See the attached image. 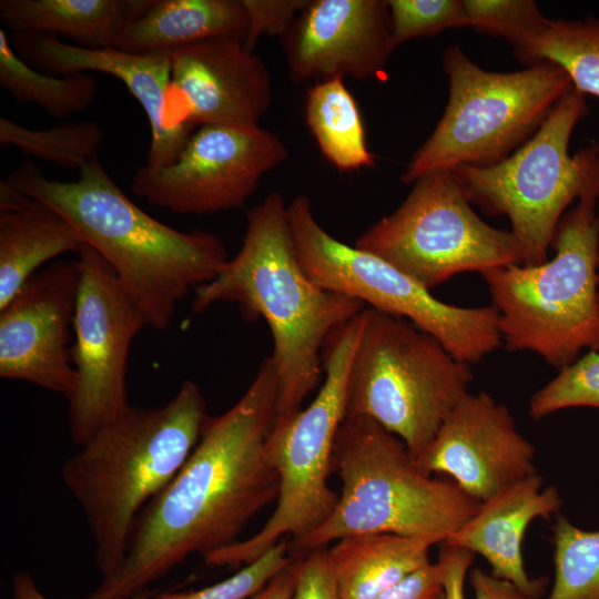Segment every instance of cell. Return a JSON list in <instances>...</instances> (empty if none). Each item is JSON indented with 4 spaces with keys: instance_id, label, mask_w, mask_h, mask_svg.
Wrapping results in <instances>:
<instances>
[{
    "instance_id": "1",
    "label": "cell",
    "mask_w": 599,
    "mask_h": 599,
    "mask_svg": "<svg viewBox=\"0 0 599 599\" xmlns=\"http://www.w3.org/2000/svg\"><path fill=\"white\" fill-rule=\"evenodd\" d=\"M277 402V370L270 356L242 397L209 417L181 470L139 516L124 561L89 599H131L149 590L187 557L237 541L245 526L276 501L280 479L267 439Z\"/></svg>"
},
{
    "instance_id": "2",
    "label": "cell",
    "mask_w": 599,
    "mask_h": 599,
    "mask_svg": "<svg viewBox=\"0 0 599 599\" xmlns=\"http://www.w3.org/2000/svg\"><path fill=\"white\" fill-rule=\"evenodd\" d=\"M7 181L73 225L110 265L153 329L165 331L177 304L215 278L230 260L216 234L181 232L145 213L97 156L75 181L49 179L28 159Z\"/></svg>"
},
{
    "instance_id": "3",
    "label": "cell",
    "mask_w": 599,
    "mask_h": 599,
    "mask_svg": "<svg viewBox=\"0 0 599 599\" xmlns=\"http://www.w3.org/2000/svg\"><path fill=\"white\" fill-rule=\"evenodd\" d=\"M216 303H235L245 319L262 317L268 325L278 377L276 419L302 408L321 378L328 336L366 307L306 274L295 252L287 205L278 192L247 212L240 251L215 278L195 290L192 313Z\"/></svg>"
},
{
    "instance_id": "4",
    "label": "cell",
    "mask_w": 599,
    "mask_h": 599,
    "mask_svg": "<svg viewBox=\"0 0 599 599\" xmlns=\"http://www.w3.org/2000/svg\"><path fill=\"white\" fill-rule=\"evenodd\" d=\"M207 419L200 387L186 379L165 405L130 407L63 463L62 480L85 516L102 578L124 561L139 516L181 470Z\"/></svg>"
},
{
    "instance_id": "5",
    "label": "cell",
    "mask_w": 599,
    "mask_h": 599,
    "mask_svg": "<svg viewBox=\"0 0 599 599\" xmlns=\"http://www.w3.org/2000/svg\"><path fill=\"white\" fill-rule=\"evenodd\" d=\"M332 470L341 480L338 502L317 529L290 540L291 556L362 534L443 544L479 507L450 479L425 473L398 437L365 416L345 415L334 440Z\"/></svg>"
},
{
    "instance_id": "6",
    "label": "cell",
    "mask_w": 599,
    "mask_h": 599,
    "mask_svg": "<svg viewBox=\"0 0 599 599\" xmlns=\"http://www.w3.org/2000/svg\"><path fill=\"white\" fill-rule=\"evenodd\" d=\"M598 200L599 192L588 194L562 215L551 260L481 273L502 343L536 353L558 370L582 349L599 352Z\"/></svg>"
},
{
    "instance_id": "7",
    "label": "cell",
    "mask_w": 599,
    "mask_h": 599,
    "mask_svg": "<svg viewBox=\"0 0 599 599\" xmlns=\"http://www.w3.org/2000/svg\"><path fill=\"white\" fill-rule=\"evenodd\" d=\"M473 380L470 365L436 337L366 306L347 375L345 415L372 418L416 459Z\"/></svg>"
},
{
    "instance_id": "8",
    "label": "cell",
    "mask_w": 599,
    "mask_h": 599,
    "mask_svg": "<svg viewBox=\"0 0 599 599\" xmlns=\"http://www.w3.org/2000/svg\"><path fill=\"white\" fill-rule=\"evenodd\" d=\"M449 80L444 114L413 154L404 183L461 165H494L518 150L542 125L573 85L558 64L542 61L515 72H490L457 45L441 57Z\"/></svg>"
},
{
    "instance_id": "9",
    "label": "cell",
    "mask_w": 599,
    "mask_h": 599,
    "mask_svg": "<svg viewBox=\"0 0 599 599\" xmlns=\"http://www.w3.org/2000/svg\"><path fill=\"white\" fill-rule=\"evenodd\" d=\"M359 314L336 328L322 354L325 380L306 408L275 419L267 451L280 479L276 506L252 537L205 556L209 567L242 568L284 538L298 539L317 529L334 511L338 494L327 479L337 429L345 417L347 375L356 346Z\"/></svg>"
},
{
    "instance_id": "10",
    "label": "cell",
    "mask_w": 599,
    "mask_h": 599,
    "mask_svg": "<svg viewBox=\"0 0 599 599\" xmlns=\"http://www.w3.org/2000/svg\"><path fill=\"white\" fill-rule=\"evenodd\" d=\"M588 111L586 95L572 88L511 155L489 166L451 170L470 204L509 219L524 250V265L547 262L567 207L599 192V145L591 142L573 156L568 152L571 133Z\"/></svg>"
},
{
    "instance_id": "11",
    "label": "cell",
    "mask_w": 599,
    "mask_h": 599,
    "mask_svg": "<svg viewBox=\"0 0 599 599\" xmlns=\"http://www.w3.org/2000/svg\"><path fill=\"white\" fill-rule=\"evenodd\" d=\"M287 219L302 267L323 287L409 321L469 365L502 344L494 305L463 307L436 298L430 290L388 262L327 233L314 216L307 196L298 195L287 205Z\"/></svg>"
},
{
    "instance_id": "12",
    "label": "cell",
    "mask_w": 599,
    "mask_h": 599,
    "mask_svg": "<svg viewBox=\"0 0 599 599\" xmlns=\"http://www.w3.org/2000/svg\"><path fill=\"white\" fill-rule=\"evenodd\" d=\"M354 245L428 290L459 273L481 274L525 262L511 231L483 221L451 171L417 179L398 209L363 232Z\"/></svg>"
},
{
    "instance_id": "13",
    "label": "cell",
    "mask_w": 599,
    "mask_h": 599,
    "mask_svg": "<svg viewBox=\"0 0 599 599\" xmlns=\"http://www.w3.org/2000/svg\"><path fill=\"white\" fill-rule=\"evenodd\" d=\"M78 254L81 276L71 346L77 386L68 402L70 435L82 447L130 409V347L149 325L105 260L88 244Z\"/></svg>"
},
{
    "instance_id": "14",
    "label": "cell",
    "mask_w": 599,
    "mask_h": 599,
    "mask_svg": "<svg viewBox=\"0 0 599 599\" xmlns=\"http://www.w3.org/2000/svg\"><path fill=\"white\" fill-rule=\"evenodd\" d=\"M287 158L282 140L260 125H201L172 163L140 167L131 189L150 204L176 214L238 210L263 175Z\"/></svg>"
},
{
    "instance_id": "15",
    "label": "cell",
    "mask_w": 599,
    "mask_h": 599,
    "mask_svg": "<svg viewBox=\"0 0 599 599\" xmlns=\"http://www.w3.org/2000/svg\"><path fill=\"white\" fill-rule=\"evenodd\" d=\"M79 261L35 273L0 309V377L71 397L77 386L70 328L77 307Z\"/></svg>"
},
{
    "instance_id": "16",
    "label": "cell",
    "mask_w": 599,
    "mask_h": 599,
    "mask_svg": "<svg viewBox=\"0 0 599 599\" xmlns=\"http://www.w3.org/2000/svg\"><path fill=\"white\" fill-rule=\"evenodd\" d=\"M535 455L510 410L479 392L468 393L458 403L415 461L429 475L450 477L480 504L538 474Z\"/></svg>"
},
{
    "instance_id": "17",
    "label": "cell",
    "mask_w": 599,
    "mask_h": 599,
    "mask_svg": "<svg viewBox=\"0 0 599 599\" xmlns=\"http://www.w3.org/2000/svg\"><path fill=\"white\" fill-rule=\"evenodd\" d=\"M282 39L295 82L378 77L394 50L388 0H309Z\"/></svg>"
},
{
    "instance_id": "18",
    "label": "cell",
    "mask_w": 599,
    "mask_h": 599,
    "mask_svg": "<svg viewBox=\"0 0 599 599\" xmlns=\"http://www.w3.org/2000/svg\"><path fill=\"white\" fill-rule=\"evenodd\" d=\"M171 54L170 99L175 114L194 126L258 125L272 103L264 61L243 40L214 37Z\"/></svg>"
},
{
    "instance_id": "19",
    "label": "cell",
    "mask_w": 599,
    "mask_h": 599,
    "mask_svg": "<svg viewBox=\"0 0 599 599\" xmlns=\"http://www.w3.org/2000/svg\"><path fill=\"white\" fill-rule=\"evenodd\" d=\"M24 54L59 75L103 72L119 79L143 108L151 129L146 164L160 167L181 153L195 126L181 121L170 99V52L134 54L115 48L88 49L58 38L16 34Z\"/></svg>"
},
{
    "instance_id": "20",
    "label": "cell",
    "mask_w": 599,
    "mask_h": 599,
    "mask_svg": "<svg viewBox=\"0 0 599 599\" xmlns=\"http://www.w3.org/2000/svg\"><path fill=\"white\" fill-rule=\"evenodd\" d=\"M562 498L556 486H544L538 474L519 480L479 504L476 512L445 542L480 555L491 573L514 583L527 599H539L545 578L531 579L525 568L522 542L536 518L558 515Z\"/></svg>"
},
{
    "instance_id": "21",
    "label": "cell",
    "mask_w": 599,
    "mask_h": 599,
    "mask_svg": "<svg viewBox=\"0 0 599 599\" xmlns=\"http://www.w3.org/2000/svg\"><path fill=\"white\" fill-rule=\"evenodd\" d=\"M85 242L59 212L0 182V309L54 257Z\"/></svg>"
},
{
    "instance_id": "22",
    "label": "cell",
    "mask_w": 599,
    "mask_h": 599,
    "mask_svg": "<svg viewBox=\"0 0 599 599\" xmlns=\"http://www.w3.org/2000/svg\"><path fill=\"white\" fill-rule=\"evenodd\" d=\"M247 23L242 0H150L141 13L124 23L113 48L152 54L214 37L243 40Z\"/></svg>"
},
{
    "instance_id": "23",
    "label": "cell",
    "mask_w": 599,
    "mask_h": 599,
    "mask_svg": "<svg viewBox=\"0 0 599 599\" xmlns=\"http://www.w3.org/2000/svg\"><path fill=\"white\" fill-rule=\"evenodd\" d=\"M150 0H1L0 20L16 34L65 38L88 49L113 48L124 23Z\"/></svg>"
},
{
    "instance_id": "24",
    "label": "cell",
    "mask_w": 599,
    "mask_h": 599,
    "mask_svg": "<svg viewBox=\"0 0 599 599\" xmlns=\"http://www.w3.org/2000/svg\"><path fill=\"white\" fill-rule=\"evenodd\" d=\"M327 549L341 599H374L432 562L427 541L394 534L342 538Z\"/></svg>"
},
{
    "instance_id": "25",
    "label": "cell",
    "mask_w": 599,
    "mask_h": 599,
    "mask_svg": "<svg viewBox=\"0 0 599 599\" xmlns=\"http://www.w3.org/2000/svg\"><path fill=\"white\" fill-rule=\"evenodd\" d=\"M306 123L323 155L341 171L373 166L362 116L342 78L315 82L306 92Z\"/></svg>"
},
{
    "instance_id": "26",
    "label": "cell",
    "mask_w": 599,
    "mask_h": 599,
    "mask_svg": "<svg viewBox=\"0 0 599 599\" xmlns=\"http://www.w3.org/2000/svg\"><path fill=\"white\" fill-rule=\"evenodd\" d=\"M0 85L22 104L35 105L57 120H64L93 104L97 80L89 73L45 75L29 65L0 30Z\"/></svg>"
},
{
    "instance_id": "27",
    "label": "cell",
    "mask_w": 599,
    "mask_h": 599,
    "mask_svg": "<svg viewBox=\"0 0 599 599\" xmlns=\"http://www.w3.org/2000/svg\"><path fill=\"white\" fill-rule=\"evenodd\" d=\"M514 54L528 67L542 61L558 64L576 90L599 98V18L548 19Z\"/></svg>"
},
{
    "instance_id": "28",
    "label": "cell",
    "mask_w": 599,
    "mask_h": 599,
    "mask_svg": "<svg viewBox=\"0 0 599 599\" xmlns=\"http://www.w3.org/2000/svg\"><path fill=\"white\" fill-rule=\"evenodd\" d=\"M103 131L93 121H65L33 129L0 118V145L13 146L26 155L79 171L97 155Z\"/></svg>"
},
{
    "instance_id": "29",
    "label": "cell",
    "mask_w": 599,
    "mask_h": 599,
    "mask_svg": "<svg viewBox=\"0 0 599 599\" xmlns=\"http://www.w3.org/2000/svg\"><path fill=\"white\" fill-rule=\"evenodd\" d=\"M554 582L544 599H599V530H585L565 516L551 526Z\"/></svg>"
},
{
    "instance_id": "30",
    "label": "cell",
    "mask_w": 599,
    "mask_h": 599,
    "mask_svg": "<svg viewBox=\"0 0 599 599\" xmlns=\"http://www.w3.org/2000/svg\"><path fill=\"white\" fill-rule=\"evenodd\" d=\"M570 407L599 408V353L589 351L534 393L528 414L539 420Z\"/></svg>"
},
{
    "instance_id": "31",
    "label": "cell",
    "mask_w": 599,
    "mask_h": 599,
    "mask_svg": "<svg viewBox=\"0 0 599 599\" xmlns=\"http://www.w3.org/2000/svg\"><path fill=\"white\" fill-rule=\"evenodd\" d=\"M464 6L469 27L505 39L514 50L534 38L548 21L532 0H464Z\"/></svg>"
},
{
    "instance_id": "32",
    "label": "cell",
    "mask_w": 599,
    "mask_h": 599,
    "mask_svg": "<svg viewBox=\"0 0 599 599\" xmlns=\"http://www.w3.org/2000/svg\"><path fill=\"white\" fill-rule=\"evenodd\" d=\"M394 49L449 28L467 27L464 0H388Z\"/></svg>"
},
{
    "instance_id": "33",
    "label": "cell",
    "mask_w": 599,
    "mask_h": 599,
    "mask_svg": "<svg viewBox=\"0 0 599 599\" xmlns=\"http://www.w3.org/2000/svg\"><path fill=\"white\" fill-rule=\"evenodd\" d=\"M291 559L290 540L284 538L261 558L220 582L197 590L153 595L151 599H246L260 590Z\"/></svg>"
},
{
    "instance_id": "34",
    "label": "cell",
    "mask_w": 599,
    "mask_h": 599,
    "mask_svg": "<svg viewBox=\"0 0 599 599\" xmlns=\"http://www.w3.org/2000/svg\"><path fill=\"white\" fill-rule=\"evenodd\" d=\"M247 13L243 44L254 52L262 35L284 37L309 0H242Z\"/></svg>"
},
{
    "instance_id": "35",
    "label": "cell",
    "mask_w": 599,
    "mask_h": 599,
    "mask_svg": "<svg viewBox=\"0 0 599 599\" xmlns=\"http://www.w3.org/2000/svg\"><path fill=\"white\" fill-rule=\"evenodd\" d=\"M293 599H341L331 568L327 547L302 556Z\"/></svg>"
},
{
    "instance_id": "36",
    "label": "cell",
    "mask_w": 599,
    "mask_h": 599,
    "mask_svg": "<svg viewBox=\"0 0 599 599\" xmlns=\"http://www.w3.org/2000/svg\"><path fill=\"white\" fill-rule=\"evenodd\" d=\"M437 564L441 570L444 599H465L466 576L475 554L456 546L440 544Z\"/></svg>"
},
{
    "instance_id": "37",
    "label": "cell",
    "mask_w": 599,
    "mask_h": 599,
    "mask_svg": "<svg viewBox=\"0 0 599 599\" xmlns=\"http://www.w3.org/2000/svg\"><path fill=\"white\" fill-rule=\"evenodd\" d=\"M440 591L441 570L436 561L410 573L374 599H433Z\"/></svg>"
},
{
    "instance_id": "38",
    "label": "cell",
    "mask_w": 599,
    "mask_h": 599,
    "mask_svg": "<svg viewBox=\"0 0 599 599\" xmlns=\"http://www.w3.org/2000/svg\"><path fill=\"white\" fill-rule=\"evenodd\" d=\"M301 562L302 556H292L291 561L282 570L246 599H293Z\"/></svg>"
},
{
    "instance_id": "39",
    "label": "cell",
    "mask_w": 599,
    "mask_h": 599,
    "mask_svg": "<svg viewBox=\"0 0 599 599\" xmlns=\"http://www.w3.org/2000/svg\"><path fill=\"white\" fill-rule=\"evenodd\" d=\"M470 585L475 599H527L514 583L480 568L471 570Z\"/></svg>"
},
{
    "instance_id": "40",
    "label": "cell",
    "mask_w": 599,
    "mask_h": 599,
    "mask_svg": "<svg viewBox=\"0 0 599 599\" xmlns=\"http://www.w3.org/2000/svg\"><path fill=\"white\" fill-rule=\"evenodd\" d=\"M11 582L13 599H50L38 589L32 575L27 571L14 573ZM153 595L154 591L146 590L131 599H151Z\"/></svg>"
},
{
    "instance_id": "41",
    "label": "cell",
    "mask_w": 599,
    "mask_h": 599,
    "mask_svg": "<svg viewBox=\"0 0 599 599\" xmlns=\"http://www.w3.org/2000/svg\"><path fill=\"white\" fill-rule=\"evenodd\" d=\"M433 599H444L443 590L438 592Z\"/></svg>"
},
{
    "instance_id": "42",
    "label": "cell",
    "mask_w": 599,
    "mask_h": 599,
    "mask_svg": "<svg viewBox=\"0 0 599 599\" xmlns=\"http://www.w3.org/2000/svg\"><path fill=\"white\" fill-rule=\"evenodd\" d=\"M597 271H598V284H599V253H598Z\"/></svg>"
},
{
    "instance_id": "43",
    "label": "cell",
    "mask_w": 599,
    "mask_h": 599,
    "mask_svg": "<svg viewBox=\"0 0 599 599\" xmlns=\"http://www.w3.org/2000/svg\"><path fill=\"white\" fill-rule=\"evenodd\" d=\"M598 300H599V295H598Z\"/></svg>"
}]
</instances>
